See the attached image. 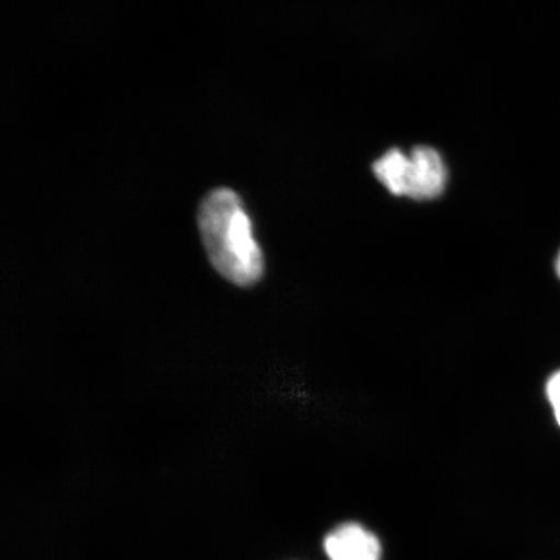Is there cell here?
Segmentation results:
<instances>
[{"label": "cell", "instance_id": "6da1fadb", "mask_svg": "<svg viewBox=\"0 0 560 560\" xmlns=\"http://www.w3.org/2000/svg\"><path fill=\"white\" fill-rule=\"evenodd\" d=\"M198 228L208 260L229 283L249 289L265 275V257L240 195L217 187L201 199Z\"/></svg>", "mask_w": 560, "mask_h": 560}, {"label": "cell", "instance_id": "7a4b0ae2", "mask_svg": "<svg viewBox=\"0 0 560 560\" xmlns=\"http://www.w3.org/2000/svg\"><path fill=\"white\" fill-rule=\"evenodd\" d=\"M327 560H383L381 537L359 522H342L324 537Z\"/></svg>", "mask_w": 560, "mask_h": 560}, {"label": "cell", "instance_id": "3957f363", "mask_svg": "<svg viewBox=\"0 0 560 560\" xmlns=\"http://www.w3.org/2000/svg\"><path fill=\"white\" fill-rule=\"evenodd\" d=\"M408 198L432 200L445 191L447 171L443 158L429 145H418L410 153Z\"/></svg>", "mask_w": 560, "mask_h": 560}, {"label": "cell", "instance_id": "277c9868", "mask_svg": "<svg viewBox=\"0 0 560 560\" xmlns=\"http://www.w3.org/2000/svg\"><path fill=\"white\" fill-rule=\"evenodd\" d=\"M410 158L398 149H392L373 166L376 178L392 195L408 196Z\"/></svg>", "mask_w": 560, "mask_h": 560}, {"label": "cell", "instance_id": "5b68a950", "mask_svg": "<svg viewBox=\"0 0 560 560\" xmlns=\"http://www.w3.org/2000/svg\"><path fill=\"white\" fill-rule=\"evenodd\" d=\"M546 395H548L552 409L560 406V371L550 377L546 385Z\"/></svg>", "mask_w": 560, "mask_h": 560}, {"label": "cell", "instance_id": "8992f818", "mask_svg": "<svg viewBox=\"0 0 560 560\" xmlns=\"http://www.w3.org/2000/svg\"><path fill=\"white\" fill-rule=\"evenodd\" d=\"M555 415H556L557 422L560 427V406H558V408L555 409Z\"/></svg>", "mask_w": 560, "mask_h": 560}, {"label": "cell", "instance_id": "52a82bcc", "mask_svg": "<svg viewBox=\"0 0 560 560\" xmlns=\"http://www.w3.org/2000/svg\"><path fill=\"white\" fill-rule=\"evenodd\" d=\"M557 272H558V276L560 278V252H559V256L557 258Z\"/></svg>", "mask_w": 560, "mask_h": 560}]
</instances>
